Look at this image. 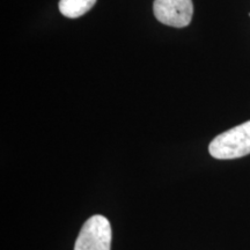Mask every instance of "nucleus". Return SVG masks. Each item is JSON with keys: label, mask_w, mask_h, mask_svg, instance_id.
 <instances>
[{"label": "nucleus", "mask_w": 250, "mask_h": 250, "mask_svg": "<svg viewBox=\"0 0 250 250\" xmlns=\"http://www.w3.org/2000/svg\"><path fill=\"white\" fill-rule=\"evenodd\" d=\"M208 152L219 160H230L250 154V121L215 137L208 146Z\"/></svg>", "instance_id": "1"}, {"label": "nucleus", "mask_w": 250, "mask_h": 250, "mask_svg": "<svg viewBox=\"0 0 250 250\" xmlns=\"http://www.w3.org/2000/svg\"><path fill=\"white\" fill-rule=\"evenodd\" d=\"M110 223L103 215L95 214L83 224L74 250H110Z\"/></svg>", "instance_id": "2"}, {"label": "nucleus", "mask_w": 250, "mask_h": 250, "mask_svg": "<svg viewBox=\"0 0 250 250\" xmlns=\"http://www.w3.org/2000/svg\"><path fill=\"white\" fill-rule=\"evenodd\" d=\"M96 0H59V11L64 17L76 19L83 17L95 5Z\"/></svg>", "instance_id": "4"}, {"label": "nucleus", "mask_w": 250, "mask_h": 250, "mask_svg": "<svg viewBox=\"0 0 250 250\" xmlns=\"http://www.w3.org/2000/svg\"><path fill=\"white\" fill-rule=\"evenodd\" d=\"M153 11L161 23L183 28L191 22L193 4L192 0H155Z\"/></svg>", "instance_id": "3"}]
</instances>
